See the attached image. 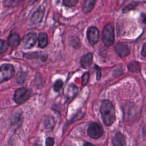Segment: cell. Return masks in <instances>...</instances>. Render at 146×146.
I'll list each match as a JSON object with an SVG mask.
<instances>
[{
    "label": "cell",
    "instance_id": "cell-1",
    "mask_svg": "<svg viewBox=\"0 0 146 146\" xmlns=\"http://www.w3.org/2000/svg\"><path fill=\"white\" fill-rule=\"evenodd\" d=\"M100 111L104 124L107 126L111 125L115 119V109L111 102L107 100H103L100 107Z\"/></svg>",
    "mask_w": 146,
    "mask_h": 146
},
{
    "label": "cell",
    "instance_id": "cell-2",
    "mask_svg": "<svg viewBox=\"0 0 146 146\" xmlns=\"http://www.w3.org/2000/svg\"><path fill=\"white\" fill-rule=\"evenodd\" d=\"M114 30L112 25L107 24L105 26L102 32V40L106 46H110L114 42Z\"/></svg>",
    "mask_w": 146,
    "mask_h": 146
},
{
    "label": "cell",
    "instance_id": "cell-3",
    "mask_svg": "<svg viewBox=\"0 0 146 146\" xmlns=\"http://www.w3.org/2000/svg\"><path fill=\"white\" fill-rule=\"evenodd\" d=\"M31 95V91L27 87H22L17 90L14 95V101L18 103L21 104L26 102Z\"/></svg>",
    "mask_w": 146,
    "mask_h": 146
},
{
    "label": "cell",
    "instance_id": "cell-4",
    "mask_svg": "<svg viewBox=\"0 0 146 146\" xmlns=\"http://www.w3.org/2000/svg\"><path fill=\"white\" fill-rule=\"evenodd\" d=\"M15 70L13 65L4 64L0 67V83L10 79L14 75Z\"/></svg>",
    "mask_w": 146,
    "mask_h": 146
},
{
    "label": "cell",
    "instance_id": "cell-5",
    "mask_svg": "<svg viewBox=\"0 0 146 146\" xmlns=\"http://www.w3.org/2000/svg\"><path fill=\"white\" fill-rule=\"evenodd\" d=\"M87 133L91 138L97 139L102 136L103 129L99 124L94 122L89 125L87 129Z\"/></svg>",
    "mask_w": 146,
    "mask_h": 146
},
{
    "label": "cell",
    "instance_id": "cell-6",
    "mask_svg": "<svg viewBox=\"0 0 146 146\" xmlns=\"http://www.w3.org/2000/svg\"><path fill=\"white\" fill-rule=\"evenodd\" d=\"M37 40V36L35 33L31 32L23 36L22 44L25 48H30L33 47Z\"/></svg>",
    "mask_w": 146,
    "mask_h": 146
},
{
    "label": "cell",
    "instance_id": "cell-7",
    "mask_svg": "<svg viewBox=\"0 0 146 146\" xmlns=\"http://www.w3.org/2000/svg\"><path fill=\"white\" fill-rule=\"evenodd\" d=\"M87 36L89 42L92 44H95L99 39V32L98 29L94 26L90 27L87 31Z\"/></svg>",
    "mask_w": 146,
    "mask_h": 146
},
{
    "label": "cell",
    "instance_id": "cell-8",
    "mask_svg": "<svg viewBox=\"0 0 146 146\" xmlns=\"http://www.w3.org/2000/svg\"><path fill=\"white\" fill-rule=\"evenodd\" d=\"M44 13V7L43 6H39L31 16V20L33 23H39L43 18Z\"/></svg>",
    "mask_w": 146,
    "mask_h": 146
},
{
    "label": "cell",
    "instance_id": "cell-9",
    "mask_svg": "<svg viewBox=\"0 0 146 146\" xmlns=\"http://www.w3.org/2000/svg\"><path fill=\"white\" fill-rule=\"evenodd\" d=\"M115 50L121 57H125L129 54V49L124 44L118 43L115 46Z\"/></svg>",
    "mask_w": 146,
    "mask_h": 146
},
{
    "label": "cell",
    "instance_id": "cell-10",
    "mask_svg": "<svg viewBox=\"0 0 146 146\" xmlns=\"http://www.w3.org/2000/svg\"><path fill=\"white\" fill-rule=\"evenodd\" d=\"M93 55L92 53H87L83 55L80 59V64L82 67L84 69H88L92 63Z\"/></svg>",
    "mask_w": 146,
    "mask_h": 146
},
{
    "label": "cell",
    "instance_id": "cell-11",
    "mask_svg": "<svg viewBox=\"0 0 146 146\" xmlns=\"http://www.w3.org/2000/svg\"><path fill=\"white\" fill-rule=\"evenodd\" d=\"M112 143L113 146H126L124 136L120 132H116L112 139Z\"/></svg>",
    "mask_w": 146,
    "mask_h": 146
},
{
    "label": "cell",
    "instance_id": "cell-12",
    "mask_svg": "<svg viewBox=\"0 0 146 146\" xmlns=\"http://www.w3.org/2000/svg\"><path fill=\"white\" fill-rule=\"evenodd\" d=\"M20 43V38L18 34L12 33L9 35L7 39V43L9 46L13 48H15L19 45Z\"/></svg>",
    "mask_w": 146,
    "mask_h": 146
},
{
    "label": "cell",
    "instance_id": "cell-13",
    "mask_svg": "<svg viewBox=\"0 0 146 146\" xmlns=\"http://www.w3.org/2000/svg\"><path fill=\"white\" fill-rule=\"evenodd\" d=\"M96 1L94 0L84 1L82 5V10L84 13H88L93 9Z\"/></svg>",
    "mask_w": 146,
    "mask_h": 146
},
{
    "label": "cell",
    "instance_id": "cell-14",
    "mask_svg": "<svg viewBox=\"0 0 146 146\" xmlns=\"http://www.w3.org/2000/svg\"><path fill=\"white\" fill-rule=\"evenodd\" d=\"M38 45L40 48L45 47L48 43L47 35L44 32H41L38 36Z\"/></svg>",
    "mask_w": 146,
    "mask_h": 146
},
{
    "label": "cell",
    "instance_id": "cell-15",
    "mask_svg": "<svg viewBox=\"0 0 146 146\" xmlns=\"http://www.w3.org/2000/svg\"><path fill=\"white\" fill-rule=\"evenodd\" d=\"M78 88L73 84H69L66 89L65 95L67 98L74 97L77 93Z\"/></svg>",
    "mask_w": 146,
    "mask_h": 146
},
{
    "label": "cell",
    "instance_id": "cell-16",
    "mask_svg": "<svg viewBox=\"0 0 146 146\" xmlns=\"http://www.w3.org/2000/svg\"><path fill=\"white\" fill-rule=\"evenodd\" d=\"M128 68L129 71L135 73L140 72L141 70L140 63L137 62H133L132 63H129L128 65Z\"/></svg>",
    "mask_w": 146,
    "mask_h": 146
},
{
    "label": "cell",
    "instance_id": "cell-17",
    "mask_svg": "<svg viewBox=\"0 0 146 146\" xmlns=\"http://www.w3.org/2000/svg\"><path fill=\"white\" fill-rule=\"evenodd\" d=\"M9 44L4 40L0 39V54L5 52L8 48Z\"/></svg>",
    "mask_w": 146,
    "mask_h": 146
},
{
    "label": "cell",
    "instance_id": "cell-18",
    "mask_svg": "<svg viewBox=\"0 0 146 146\" xmlns=\"http://www.w3.org/2000/svg\"><path fill=\"white\" fill-rule=\"evenodd\" d=\"M63 82L62 80L60 79H58L57 80L55 83H54V86H53V89L56 92H59V90L61 89V88L63 86Z\"/></svg>",
    "mask_w": 146,
    "mask_h": 146
},
{
    "label": "cell",
    "instance_id": "cell-19",
    "mask_svg": "<svg viewBox=\"0 0 146 146\" xmlns=\"http://www.w3.org/2000/svg\"><path fill=\"white\" fill-rule=\"evenodd\" d=\"M63 3L65 6L67 7H73L76 5L78 2V0H64L63 1Z\"/></svg>",
    "mask_w": 146,
    "mask_h": 146
},
{
    "label": "cell",
    "instance_id": "cell-20",
    "mask_svg": "<svg viewBox=\"0 0 146 146\" xmlns=\"http://www.w3.org/2000/svg\"><path fill=\"white\" fill-rule=\"evenodd\" d=\"M89 77H90V75H89V73L88 72H86L83 75L82 78V84L83 86H85L88 83L89 80Z\"/></svg>",
    "mask_w": 146,
    "mask_h": 146
},
{
    "label": "cell",
    "instance_id": "cell-21",
    "mask_svg": "<svg viewBox=\"0 0 146 146\" xmlns=\"http://www.w3.org/2000/svg\"><path fill=\"white\" fill-rule=\"evenodd\" d=\"M137 5V3H131L130 4H129L128 6H127L126 7H125L123 10V13H127L128 11H129L131 10H133L136 6Z\"/></svg>",
    "mask_w": 146,
    "mask_h": 146
},
{
    "label": "cell",
    "instance_id": "cell-22",
    "mask_svg": "<svg viewBox=\"0 0 146 146\" xmlns=\"http://www.w3.org/2000/svg\"><path fill=\"white\" fill-rule=\"evenodd\" d=\"M54 139L51 137H48L46 140V146H54Z\"/></svg>",
    "mask_w": 146,
    "mask_h": 146
},
{
    "label": "cell",
    "instance_id": "cell-23",
    "mask_svg": "<svg viewBox=\"0 0 146 146\" xmlns=\"http://www.w3.org/2000/svg\"><path fill=\"white\" fill-rule=\"evenodd\" d=\"M95 68L96 70V78H97V79L99 80L101 77V70H100V68L97 66H95Z\"/></svg>",
    "mask_w": 146,
    "mask_h": 146
},
{
    "label": "cell",
    "instance_id": "cell-24",
    "mask_svg": "<svg viewBox=\"0 0 146 146\" xmlns=\"http://www.w3.org/2000/svg\"><path fill=\"white\" fill-rule=\"evenodd\" d=\"M141 55L144 56H146V43L143 46V48L141 50Z\"/></svg>",
    "mask_w": 146,
    "mask_h": 146
},
{
    "label": "cell",
    "instance_id": "cell-25",
    "mask_svg": "<svg viewBox=\"0 0 146 146\" xmlns=\"http://www.w3.org/2000/svg\"><path fill=\"white\" fill-rule=\"evenodd\" d=\"M83 146H94L92 144L88 143V142H85L83 144Z\"/></svg>",
    "mask_w": 146,
    "mask_h": 146
},
{
    "label": "cell",
    "instance_id": "cell-26",
    "mask_svg": "<svg viewBox=\"0 0 146 146\" xmlns=\"http://www.w3.org/2000/svg\"><path fill=\"white\" fill-rule=\"evenodd\" d=\"M143 133H144V135L146 136V125H145V126L144 127V128L143 129Z\"/></svg>",
    "mask_w": 146,
    "mask_h": 146
}]
</instances>
